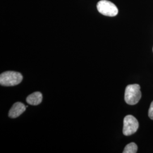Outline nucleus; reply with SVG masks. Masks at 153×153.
Returning <instances> with one entry per match:
<instances>
[{
    "mask_svg": "<svg viewBox=\"0 0 153 153\" xmlns=\"http://www.w3.org/2000/svg\"><path fill=\"white\" fill-rule=\"evenodd\" d=\"M23 76L20 73L14 71H5L0 75V84L3 86H14L22 82Z\"/></svg>",
    "mask_w": 153,
    "mask_h": 153,
    "instance_id": "1",
    "label": "nucleus"
},
{
    "mask_svg": "<svg viewBox=\"0 0 153 153\" xmlns=\"http://www.w3.org/2000/svg\"><path fill=\"white\" fill-rule=\"evenodd\" d=\"M141 98L140 86L138 84L129 85L126 86L125 91L124 99L126 103L129 105L138 103Z\"/></svg>",
    "mask_w": 153,
    "mask_h": 153,
    "instance_id": "2",
    "label": "nucleus"
},
{
    "mask_svg": "<svg viewBox=\"0 0 153 153\" xmlns=\"http://www.w3.org/2000/svg\"><path fill=\"white\" fill-rule=\"evenodd\" d=\"M123 124V132L126 136H129L134 134L139 127L138 121L136 118L132 115L126 116L124 119Z\"/></svg>",
    "mask_w": 153,
    "mask_h": 153,
    "instance_id": "3",
    "label": "nucleus"
},
{
    "mask_svg": "<svg viewBox=\"0 0 153 153\" xmlns=\"http://www.w3.org/2000/svg\"><path fill=\"white\" fill-rule=\"evenodd\" d=\"M99 12L105 16H115L118 14V9L114 4L107 0H101L97 4Z\"/></svg>",
    "mask_w": 153,
    "mask_h": 153,
    "instance_id": "4",
    "label": "nucleus"
},
{
    "mask_svg": "<svg viewBox=\"0 0 153 153\" xmlns=\"http://www.w3.org/2000/svg\"><path fill=\"white\" fill-rule=\"evenodd\" d=\"M26 107L25 104L21 102H16L13 104L11 109H10L9 112V116L12 119L16 118L26 111Z\"/></svg>",
    "mask_w": 153,
    "mask_h": 153,
    "instance_id": "5",
    "label": "nucleus"
},
{
    "mask_svg": "<svg viewBox=\"0 0 153 153\" xmlns=\"http://www.w3.org/2000/svg\"><path fill=\"white\" fill-rule=\"evenodd\" d=\"M43 99L42 94L40 92H35L28 95L26 98L28 104L32 105H37L40 104Z\"/></svg>",
    "mask_w": 153,
    "mask_h": 153,
    "instance_id": "6",
    "label": "nucleus"
},
{
    "mask_svg": "<svg viewBox=\"0 0 153 153\" xmlns=\"http://www.w3.org/2000/svg\"><path fill=\"white\" fill-rule=\"evenodd\" d=\"M137 150L138 146L134 142H131L126 146L123 153H137Z\"/></svg>",
    "mask_w": 153,
    "mask_h": 153,
    "instance_id": "7",
    "label": "nucleus"
},
{
    "mask_svg": "<svg viewBox=\"0 0 153 153\" xmlns=\"http://www.w3.org/2000/svg\"><path fill=\"white\" fill-rule=\"evenodd\" d=\"M148 115L150 119L153 120V101H152V102L151 103L150 105L149 112H148Z\"/></svg>",
    "mask_w": 153,
    "mask_h": 153,
    "instance_id": "8",
    "label": "nucleus"
},
{
    "mask_svg": "<svg viewBox=\"0 0 153 153\" xmlns=\"http://www.w3.org/2000/svg\"></svg>",
    "mask_w": 153,
    "mask_h": 153,
    "instance_id": "9",
    "label": "nucleus"
}]
</instances>
